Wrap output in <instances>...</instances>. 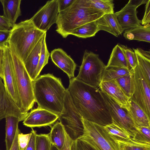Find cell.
Instances as JSON below:
<instances>
[{
    "mask_svg": "<svg viewBox=\"0 0 150 150\" xmlns=\"http://www.w3.org/2000/svg\"><path fill=\"white\" fill-rule=\"evenodd\" d=\"M67 89L73 103L83 118L103 126L112 122L108 108L99 89L74 77L70 79Z\"/></svg>",
    "mask_w": 150,
    "mask_h": 150,
    "instance_id": "cell-1",
    "label": "cell"
},
{
    "mask_svg": "<svg viewBox=\"0 0 150 150\" xmlns=\"http://www.w3.org/2000/svg\"><path fill=\"white\" fill-rule=\"evenodd\" d=\"M32 82L35 102L38 107L58 116L63 109L66 90L61 79L47 74L39 76Z\"/></svg>",
    "mask_w": 150,
    "mask_h": 150,
    "instance_id": "cell-2",
    "label": "cell"
},
{
    "mask_svg": "<svg viewBox=\"0 0 150 150\" xmlns=\"http://www.w3.org/2000/svg\"><path fill=\"white\" fill-rule=\"evenodd\" d=\"M104 14L101 11L86 6L82 0H75L67 9L59 12L56 31L66 38L76 28L97 21Z\"/></svg>",
    "mask_w": 150,
    "mask_h": 150,
    "instance_id": "cell-3",
    "label": "cell"
},
{
    "mask_svg": "<svg viewBox=\"0 0 150 150\" xmlns=\"http://www.w3.org/2000/svg\"><path fill=\"white\" fill-rule=\"evenodd\" d=\"M45 33L37 28L30 18L16 24L8 43L24 62Z\"/></svg>",
    "mask_w": 150,
    "mask_h": 150,
    "instance_id": "cell-4",
    "label": "cell"
},
{
    "mask_svg": "<svg viewBox=\"0 0 150 150\" xmlns=\"http://www.w3.org/2000/svg\"><path fill=\"white\" fill-rule=\"evenodd\" d=\"M8 45L12 58L16 82L22 110L25 112H28L33 108L35 103L33 81L28 75L23 61L13 48Z\"/></svg>",
    "mask_w": 150,
    "mask_h": 150,
    "instance_id": "cell-5",
    "label": "cell"
},
{
    "mask_svg": "<svg viewBox=\"0 0 150 150\" xmlns=\"http://www.w3.org/2000/svg\"><path fill=\"white\" fill-rule=\"evenodd\" d=\"M59 122L63 126L69 137L75 141L84 133L82 117L72 103L69 93L66 89L62 110L58 116Z\"/></svg>",
    "mask_w": 150,
    "mask_h": 150,
    "instance_id": "cell-6",
    "label": "cell"
},
{
    "mask_svg": "<svg viewBox=\"0 0 150 150\" xmlns=\"http://www.w3.org/2000/svg\"><path fill=\"white\" fill-rule=\"evenodd\" d=\"M99 55L85 50L77 80L91 86L98 88L101 82L102 76L105 67Z\"/></svg>",
    "mask_w": 150,
    "mask_h": 150,
    "instance_id": "cell-7",
    "label": "cell"
},
{
    "mask_svg": "<svg viewBox=\"0 0 150 150\" xmlns=\"http://www.w3.org/2000/svg\"><path fill=\"white\" fill-rule=\"evenodd\" d=\"M84 133L80 138L96 150H121L118 143L107 133L104 126L82 118Z\"/></svg>",
    "mask_w": 150,
    "mask_h": 150,
    "instance_id": "cell-8",
    "label": "cell"
},
{
    "mask_svg": "<svg viewBox=\"0 0 150 150\" xmlns=\"http://www.w3.org/2000/svg\"><path fill=\"white\" fill-rule=\"evenodd\" d=\"M134 90L129 100L136 103L150 118V83L137 65L133 69Z\"/></svg>",
    "mask_w": 150,
    "mask_h": 150,
    "instance_id": "cell-9",
    "label": "cell"
},
{
    "mask_svg": "<svg viewBox=\"0 0 150 150\" xmlns=\"http://www.w3.org/2000/svg\"><path fill=\"white\" fill-rule=\"evenodd\" d=\"M3 47V53L1 66L4 83L10 97L16 105L23 112L16 86L10 48L8 43Z\"/></svg>",
    "mask_w": 150,
    "mask_h": 150,
    "instance_id": "cell-10",
    "label": "cell"
},
{
    "mask_svg": "<svg viewBox=\"0 0 150 150\" xmlns=\"http://www.w3.org/2000/svg\"><path fill=\"white\" fill-rule=\"evenodd\" d=\"M59 12L58 0L48 1L30 19L37 28L46 32L56 23Z\"/></svg>",
    "mask_w": 150,
    "mask_h": 150,
    "instance_id": "cell-11",
    "label": "cell"
},
{
    "mask_svg": "<svg viewBox=\"0 0 150 150\" xmlns=\"http://www.w3.org/2000/svg\"><path fill=\"white\" fill-rule=\"evenodd\" d=\"M101 93L108 108L112 122L126 131L132 138L136 127L126 110L121 108L106 93L101 91Z\"/></svg>",
    "mask_w": 150,
    "mask_h": 150,
    "instance_id": "cell-12",
    "label": "cell"
},
{
    "mask_svg": "<svg viewBox=\"0 0 150 150\" xmlns=\"http://www.w3.org/2000/svg\"><path fill=\"white\" fill-rule=\"evenodd\" d=\"M147 1L130 0L121 10L115 13L120 25L124 31L141 25L142 21L137 17V9L140 5L146 4Z\"/></svg>",
    "mask_w": 150,
    "mask_h": 150,
    "instance_id": "cell-13",
    "label": "cell"
},
{
    "mask_svg": "<svg viewBox=\"0 0 150 150\" xmlns=\"http://www.w3.org/2000/svg\"><path fill=\"white\" fill-rule=\"evenodd\" d=\"M0 78V120L8 116H14L23 121L28 112L22 111L14 103L6 89Z\"/></svg>",
    "mask_w": 150,
    "mask_h": 150,
    "instance_id": "cell-14",
    "label": "cell"
},
{
    "mask_svg": "<svg viewBox=\"0 0 150 150\" xmlns=\"http://www.w3.org/2000/svg\"><path fill=\"white\" fill-rule=\"evenodd\" d=\"M57 115L38 107L32 110L23 120L24 125L31 128L50 126L58 119Z\"/></svg>",
    "mask_w": 150,
    "mask_h": 150,
    "instance_id": "cell-15",
    "label": "cell"
},
{
    "mask_svg": "<svg viewBox=\"0 0 150 150\" xmlns=\"http://www.w3.org/2000/svg\"><path fill=\"white\" fill-rule=\"evenodd\" d=\"M100 91L114 100L122 108L126 110L129 98L125 94L115 80L101 82L99 86Z\"/></svg>",
    "mask_w": 150,
    "mask_h": 150,
    "instance_id": "cell-16",
    "label": "cell"
},
{
    "mask_svg": "<svg viewBox=\"0 0 150 150\" xmlns=\"http://www.w3.org/2000/svg\"><path fill=\"white\" fill-rule=\"evenodd\" d=\"M50 57L52 62L65 72L70 79L74 77L76 64L70 56L62 49L56 48L52 50Z\"/></svg>",
    "mask_w": 150,
    "mask_h": 150,
    "instance_id": "cell-17",
    "label": "cell"
},
{
    "mask_svg": "<svg viewBox=\"0 0 150 150\" xmlns=\"http://www.w3.org/2000/svg\"><path fill=\"white\" fill-rule=\"evenodd\" d=\"M99 30H104L118 37L124 31L120 25L115 13L105 14L96 21Z\"/></svg>",
    "mask_w": 150,
    "mask_h": 150,
    "instance_id": "cell-18",
    "label": "cell"
},
{
    "mask_svg": "<svg viewBox=\"0 0 150 150\" xmlns=\"http://www.w3.org/2000/svg\"><path fill=\"white\" fill-rule=\"evenodd\" d=\"M21 0H1L3 9V17L12 28L16 24L18 18L21 15Z\"/></svg>",
    "mask_w": 150,
    "mask_h": 150,
    "instance_id": "cell-19",
    "label": "cell"
},
{
    "mask_svg": "<svg viewBox=\"0 0 150 150\" xmlns=\"http://www.w3.org/2000/svg\"><path fill=\"white\" fill-rule=\"evenodd\" d=\"M126 110L136 127H150V118L134 101L129 100L128 106Z\"/></svg>",
    "mask_w": 150,
    "mask_h": 150,
    "instance_id": "cell-20",
    "label": "cell"
},
{
    "mask_svg": "<svg viewBox=\"0 0 150 150\" xmlns=\"http://www.w3.org/2000/svg\"><path fill=\"white\" fill-rule=\"evenodd\" d=\"M42 38V37L23 62L25 68L32 81L37 78L36 72L40 57Z\"/></svg>",
    "mask_w": 150,
    "mask_h": 150,
    "instance_id": "cell-21",
    "label": "cell"
},
{
    "mask_svg": "<svg viewBox=\"0 0 150 150\" xmlns=\"http://www.w3.org/2000/svg\"><path fill=\"white\" fill-rule=\"evenodd\" d=\"M125 68L130 70L131 68L121 45H116L113 48L106 65Z\"/></svg>",
    "mask_w": 150,
    "mask_h": 150,
    "instance_id": "cell-22",
    "label": "cell"
},
{
    "mask_svg": "<svg viewBox=\"0 0 150 150\" xmlns=\"http://www.w3.org/2000/svg\"><path fill=\"white\" fill-rule=\"evenodd\" d=\"M124 37L129 40H135L149 43L150 25H141L132 29L125 30Z\"/></svg>",
    "mask_w": 150,
    "mask_h": 150,
    "instance_id": "cell-23",
    "label": "cell"
},
{
    "mask_svg": "<svg viewBox=\"0 0 150 150\" xmlns=\"http://www.w3.org/2000/svg\"><path fill=\"white\" fill-rule=\"evenodd\" d=\"M5 118L6 150H10L14 139L17 129L18 128L19 123L21 121L19 118L14 116H8Z\"/></svg>",
    "mask_w": 150,
    "mask_h": 150,
    "instance_id": "cell-24",
    "label": "cell"
},
{
    "mask_svg": "<svg viewBox=\"0 0 150 150\" xmlns=\"http://www.w3.org/2000/svg\"><path fill=\"white\" fill-rule=\"evenodd\" d=\"M49 134L52 145L55 146L59 150H62L66 135V132L62 125L60 122H56L52 127Z\"/></svg>",
    "mask_w": 150,
    "mask_h": 150,
    "instance_id": "cell-25",
    "label": "cell"
},
{
    "mask_svg": "<svg viewBox=\"0 0 150 150\" xmlns=\"http://www.w3.org/2000/svg\"><path fill=\"white\" fill-rule=\"evenodd\" d=\"M135 53L137 65L140 67L149 83H150V52L137 48H133Z\"/></svg>",
    "mask_w": 150,
    "mask_h": 150,
    "instance_id": "cell-26",
    "label": "cell"
},
{
    "mask_svg": "<svg viewBox=\"0 0 150 150\" xmlns=\"http://www.w3.org/2000/svg\"><path fill=\"white\" fill-rule=\"evenodd\" d=\"M87 7L103 12L105 14L114 13V4L112 0H82Z\"/></svg>",
    "mask_w": 150,
    "mask_h": 150,
    "instance_id": "cell-27",
    "label": "cell"
},
{
    "mask_svg": "<svg viewBox=\"0 0 150 150\" xmlns=\"http://www.w3.org/2000/svg\"><path fill=\"white\" fill-rule=\"evenodd\" d=\"M99 31L96 21L77 27L71 32V35L79 38H86L95 36Z\"/></svg>",
    "mask_w": 150,
    "mask_h": 150,
    "instance_id": "cell-28",
    "label": "cell"
},
{
    "mask_svg": "<svg viewBox=\"0 0 150 150\" xmlns=\"http://www.w3.org/2000/svg\"><path fill=\"white\" fill-rule=\"evenodd\" d=\"M132 70L106 66L102 73L101 82L115 80L123 76L130 74Z\"/></svg>",
    "mask_w": 150,
    "mask_h": 150,
    "instance_id": "cell-29",
    "label": "cell"
},
{
    "mask_svg": "<svg viewBox=\"0 0 150 150\" xmlns=\"http://www.w3.org/2000/svg\"><path fill=\"white\" fill-rule=\"evenodd\" d=\"M104 127L107 133L114 140L129 141L132 139L126 131L113 122Z\"/></svg>",
    "mask_w": 150,
    "mask_h": 150,
    "instance_id": "cell-30",
    "label": "cell"
},
{
    "mask_svg": "<svg viewBox=\"0 0 150 150\" xmlns=\"http://www.w3.org/2000/svg\"><path fill=\"white\" fill-rule=\"evenodd\" d=\"M133 69L131 73L115 79L125 94L130 99L134 90Z\"/></svg>",
    "mask_w": 150,
    "mask_h": 150,
    "instance_id": "cell-31",
    "label": "cell"
},
{
    "mask_svg": "<svg viewBox=\"0 0 150 150\" xmlns=\"http://www.w3.org/2000/svg\"><path fill=\"white\" fill-rule=\"evenodd\" d=\"M46 33H45L42 36L40 57L36 72L37 78L44 67L48 63L50 55L46 43Z\"/></svg>",
    "mask_w": 150,
    "mask_h": 150,
    "instance_id": "cell-32",
    "label": "cell"
},
{
    "mask_svg": "<svg viewBox=\"0 0 150 150\" xmlns=\"http://www.w3.org/2000/svg\"><path fill=\"white\" fill-rule=\"evenodd\" d=\"M131 139L136 142L150 144V127H136L135 133Z\"/></svg>",
    "mask_w": 150,
    "mask_h": 150,
    "instance_id": "cell-33",
    "label": "cell"
},
{
    "mask_svg": "<svg viewBox=\"0 0 150 150\" xmlns=\"http://www.w3.org/2000/svg\"><path fill=\"white\" fill-rule=\"evenodd\" d=\"M115 141L119 145L121 150H150V144L136 142L132 139L129 141Z\"/></svg>",
    "mask_w": 150,
    "mask_h": 150,
    "instance_id": "cell-34",
    "label": "cell"
},
{
    "mask_svg": "<svg viewBox=\"0 0 150 150\" xmlns=\"http://www.w3.org/2000/svg\"><path fill=\"white\" fill-rule=\"evenodd\" d=\"M51 146L49 134H37L36 150H50Z\"/></svg>",
    "mask_w": 150,
    "mask_h": 150,
    "instance_id": "cell-35",
    "label": "cell"
},
{
    "mask_svg": "<svg viewBox=\"0 0 150 150\" xmlns=\"http://www.w3.org/2000/svg\"><path fill=\"white\" fill-rule=\"evenodd\" d=\"M124 52L125 56L130 66L132 69L137 65V61L136 54L132 49L126 46L121 45Z\"/></svg>",
    "mask_w": 150,
    "mask_h": 150,
    "instance_id": "cell-36",
    "label": "cell"
},
{
    "mask_svg": "<svg viewBox=\"0 0 150 150\" xmlns=\"http://www.w3.org/2000/svg\"><path fill=\"white\" fill-rule=\"evenodd\" d=\"M31 133L24 134L19 132L18 136V143L19 150H26L31 136Z\"/></svg>",
    "mask_w": 150,
    "mask_h": 150,
    "instance_id": "cell-37",
    "label": "cell"
},
{
    "mask_svg": "<svg viewBox=\"0 0 150 150\" xmlns=\"http://www.w3.org/2000/svg\"><path fill=\"white\" fill-rule=\"evenodd\" d=\"M74 150H96L85 141L79 138L74 141Z\"/></svg>",
    "mask_w": 150,
    "mask_h": 150,
    "instance_id": "cell-38",
    "label": "cell"
},
{
    "mask_svg": "<svg viewBox=\"0 0 150 150\" xmlns=\"http://www.w3.org/2000/svg\"><path fill=\"white\" fill-rule=\"evenodd\" d=\"M74 141L72 140L66 133V139L62 150H74ZM50 150H59L53 145H52Z\"/></svg>",
    "mask_w": 150,
    "mask_h": 150,
    "instance_id": "cell-39",
    "label": "cell"
},
{
    "mask_svg": "<svg viewBox=\"0 0 150 150\" xmlns=\"http://www.w3.org/2000/svg\"><path fill=\"white\" fill-rule=\"evenodd\" d=\"M141 24L143 25L150 24V0H147L146 3L145 10Z\"/></svg>",
    "mask_w": 150,
    "mask_h": 150,
    "instance_id": "cell-40",
    "label": "cell"
},
{
    "mask_svg": "<svg viewBox=\"0 0 150 150\" xmlns=\"http://www.w3.org/2000/svg\"><path fill=\"white\" fill-rule=\"evenodd\" d=\"M11 34V30H0V47H3L8 42Z\"/></svg>",
    "mask_w": 150,
    "mask_h": 150,
    "instance_id": "cell-41",
    "label": "cell"
},
{
    "mask_svg": "<svg viewBox=\"0 0 150 150\" xmlns=\"http://www.w3.org/2000/svg\"><path fill=\"white\" fill-rule=\"evenodd\" d=\"M31 136L26 150H36L35 141L37 133L32 128Z\"/></svg>",
    "mask_w": 150,
    "mask_h": 150,
    "instance_id": "cell-42",
    "label": "cell"
},
{
    "mask_svg": "<svg viewBox=\"0 0 150 150\" xmlns=\"http://www.w3.org/2000/svg\"><path fill=\"white\" fill-rule=\"evenodd\" d=\"M75 1V0H58L59 12L67 9Z\"/></svg>",
    "mask_w": 150,
    "mask_h": 150,
    "instance_id": "cell-43",
    "label": "cell"
},
{
    "mask_svg": "<svg viewBox=\"0 0 150 150\" xmlns=\"http://www.w3.org/2000/svg\"><path fill=\"white\" fill-rule=\"evenodd\" d=\"M11 27L6 20L3 16L0 15V30H9Z\"/></svg>",
    "mask_w": 150,
    "mask_h": 150,
    "instance_id": "cell-44",
    "label": "cell"
},
{
    "mask_svg": "<svg viewBox=\"0 0 150 150\" xmlns=\"http://www.w3.org/2000/svg\"><path fill=\"white\" fill-rule=\"evenodd\" d=\"M20 132L18 127L17 129L14 139L10 150H19L18 143V136Z\"/></svg>",
    "mask_w": 150,
    "mask_h": 150,
    "instance_id": "cell-45",
    "label": "cell"
},
{
    "mask_svg": "<svg viewBox=\"0 0 150 150\" xmlns=\"http://www.w3.org/2000/svg\"><path fill=\"white\" fill-rule=\"evenodd\" d=\"M3 53V47H0V78L3 80V75L2 72L1 63Z\"/></svg>",
    "mask_w": 150,
    "mask_h": 150,
    "instance_id": "cell-46",
    "label": "cell"
}]
</instances>
